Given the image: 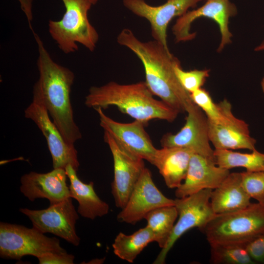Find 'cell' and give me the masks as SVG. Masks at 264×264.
<instances>
[{
  "label": "cell",
  "instance_id": "20",
  "mask_svg": "<svg viewBox=\"0 0 264 264\" xmlns=\"http://www.w3.org/2000/svg\"><path fill=\"white\" fill-rule=\"evenodd\" d=\"M251 198L242 186L241 173L234 172L212 191L210 202L216 214H222L247 207Z\"/></svg>",
  "mask_w": 264,
  "mask_h": 264
},
{
  "label": "cell",
  "instance_id": "8",
  "mask_svg": "<svg viewBox=\"0 0 264 264\" xmlns=\"http://www.w3.org/2000/svg\"><path fill=\"white\" fill-rule=\"evenodd\" d=\"M212 189H204L189 196L175 199L178 220L165 247L161 249L154 264H163L176 242L193 228L199 230L216 215L210 202Z\"/></svg>",
  "mask_w": 264,
  "mask_h": 264
},
{
  "label": "cell",
  "instance_id": "12",
  "mask_svg": "<svg viewBox=\"0 0 264 264\" xmlns=\"http://www.w3.org/2000/svg\"><path fill=\"white\" fill-rule=\"evenodd\" d=\"M104 139L110 148L113 160L114 177L111 183V194L115 206L121 209L126 205L145 168L144 160L126 151L106 131H104Z\"/></svg>",
  "mask_w": 264,
  "mask_h": 264
},
{
  "label": "cell",
  "instance_id": "33",
  "mask_svg": "<svg viewBox=\"0 0 264 264\" xmlns=\"http://www.w3.org/2000/svg\"><path fill=\"white\" fill-rule=\"evenodd\" d=\"M87 0L88 1L89 3H90L92 5H94L95 4L97 1H98V0Z\"/></svg>",
  "mask_w": 264,
  "mask_h": 264
},
{
  "label": "cell",
  "instance_id": "21",
  "mask_svg": "<svg viewBox=\"0 0 264 264\" xmlns=\"http://www.w3.org/2000/svg\"><path fill=\"white\" fill-rule=\"evenodd\" d=\"M65 170L70 182V197L75 199L79 203L78 214L90 220L107 215L110 210L109 205L96 194L93 182H82L77 176V171L70 165H67Z\"/></svg>",
  "mask_w": 264,
  "mask_h": 264
},
{
  "label": "cell",
  "instance_id": "1",
  "mask_svg": "<svg viewBox=\"0 0 264 264\" xmlns=\"http://www.w3.org/2000/svg\"><path fill=\"white\" fill-rule=\"evenodd\" d=\"M117 42L132 51L140 60L145 70L146 84L153 95L179 113L186 112L194 102L176 77L174 68L180 62L169 49L154 40L140 41L129 28L120 31Z\"/></svg>",
  "mask_w": 264,
  "mask_h": 264
},
{
  "label": "cell",
  "instance_id": "16",
  "mask_svg": "<svg viewBox=\"0 0 264 264\" xmlns=\"http://www.w3.org/2000/svg\"><path fill=\"white\" fill-rule=\"evenodd\" d=\"M175 205V199L161 193L154 182L151 171L145 168L117 219L121 222L135 224L153 210Z\"/></svg>",
  "mask_w": 264,
  "mask_h": 264
},
{
  "label": "cell",
  "instance_id": "10",
  "mask_svg": "<svg viewBox=\"0 0 264 264\" xmlns=\"http://www.w3.org/2000/svg\"><path fill=\"white\" fill-rule=\"evenodd\" d=\"M20 211L31 220L33 227L45 234L49 233L65 240L77 246L80 238L76 233L75 224L79 219L72 198L53 204L42 210H31L26 208Z\"/></svg>",
  "mask_w": 264,
  "mask_h": 264
},
{
  "label": "cell",
  "instance_id": "7",
  "mask_svg": "<svg viewBox=\"0 0 264 264\" xmlns=\"http://www.w3.org/2000/svg\"><path fill=\"white\" fill-rule=\"evenodd\" d=\"M25 118L32 120L44 136L50 153L53 169H64L71 165L76 171L80 163L74 146L68 145L59 130L50 119L42 95L34 85L31 103L24 110Z\"/></svg>",
  "mask_w": 264,
  "mask_h": 264
},
{
  "label": "cell",
  "instance_id": "9",
  "mask_svg": "<svg viewBox=\"0 0 264 264\" xmlns=\"http://www.w3.org/2000/svg\"><path fill=\"white\" fill-rule=\"evenodd\" d=\"M237 12L236 6L230 0H206L201 6L178 17L172 28L175 40L179 43L194 39L196 34L191 31L192 24L198 18H208L216 22L219 27L221 39L218 52H220L232 42L229 22Z\"/></svg>",
  "mask_w": 264,
  "mask_h": 264
},
{
  "label": "cell",
  "instance_id": "27",
  "mask_svg": "<svg viewBox=\"0 0 264 264\" xmlns=\"http://www.w3.org/2000/svg\"><path fill=\"white\" fill-rule=\"evenodd\" d=\"M242 186L251 198L264 204V171L241 172Z\"/></svg>",
  "mask_w": 264,
  "mask_h": 264
},
{
  "label": "cell",
  "instance_id": "18",
  "mask_svg": "<svg viewBox=\"0 0 264 264\" xmlns=\"http://www.w3.org/2000/svg\"><path fill=\"white\" fill-rule=\"evenodd\" d=\"M67 177L66 170L61 168L46 173L31 172L22 176L20 191L31 201L44 198L55 203L70 197Z\"/></svg>",
  "mask_w": 264,
  "mask_h": 264
},
{
  "label": "cell",
  "instance_id": "3",
  "mask_svg": "<svg viewBox=\"0 0 264 264\" xmlns=\"http://www.w3.org/2000/svg\"><path fill=\"white\" fill-rule=\"evenodd\" d=\"M85 104L102 109L115 106L122 112L145 125L155 119L171 122L179 113L162 100L155 99L145 82L120 84L111 81L100 87H91Z\"/></svg>",
  "mask_w": 264,
  "mask_h": 264
},
{
  "label": "cell",
  "instance_id": "30",
  "mask_svg": "<svg viewBox=\"0 0 264 264\" xmlns=\"http://www.w3.org/2000/svg\"><path fill=\"white\" fill-rule=\"evenodd\" d=\"M74 256L67 252H49L43 255L37 259L40 264H73Z\"/></svg>",
  "mask_w": 264,
  "mask_h": 264
},
{
  "label": "cell",
  "instance_id": "4",
  "mask_svg": "<svg viewBox=\"0 0 264 264\" xmlns=\"http://www.w3.org/2000/svg\"><path fill=\"white\" fill-rule=\"evenodd\" d=\"M65 12L59 21L49 20L48 31L59 48L66 54L74 52L80 44L93 51L99 39L88 12L92 5L86 0H61Z\"/></svg>",
  "mask_w": 264,
  "mask_h": 264
},
{
  "label": "cell",
  "instance_id": "6",
  "mask_svg": "<svg viewBox=\"0 0 264 264\" xmlns=\"http://www.w3.org/2000/svg\"><path fill=\"white\" fill-rule=\"evenodd\" d=\"M49 252L66 251L56 238L48 237L34 227L7 222L0 223V256L3 259L20 260L26 255L37 258Z\"/></svg>",
  "mask_w": 264,
  "mask_h": 264
},
{
  "label": "cell",
  "instance_id": "28",
  "mask_svg": "<svg viewBox=\"0 0 264 264\" xmlns=\"http://www.w3.org/2000/svg\"><path fill=\"white\" fill-rule=\"evenodd\" d=\"M193 102L206 115L208 119L218 122L221 118V110L219 103H215L209 93L203 88H200L190 93Z\"/></svg>",
  "mask_w": 264,
  "mask_h": 264
},
{
  "label": "cell",
  "instance_id": "24",
  "mask_svg": "<svg viewBox=\"0 0 264 264\" xmlns=\"http://www.w3.org/2000/svg\"><path fill=\"white\" fill-rule=\"evenodd\" d=\"M214 155L216 164L229 170L242 167L247 171H264V154L256 149L250 153H242L227 149H215Z\"/></svg>",
  "mask_w": 264,
  "mask_h": 264
},
{
  "label": "cell",
  "instance_id": "31",
  "mask_svg": "<svg viewBox=\"0 0 264 264\" xmlns=\"http://www.w3.org/2000/svg\"><path fill=\"white\" fill-rule=\"evenodd\" d=\"M20 4L21 8L23 11L28 21L29 27L33 30L31 22L33 19L32 3L33 0H17Z\"/></svg>",
  "mask_w": 264,
  "mask_h": 264
},
{
  "label": "cell",
  "instance_id": "5",
  "mask_svg": "<svg viewBox=\"0 0 264 264\" xmlns=\"http://www.w3.org/2000/svg\"><path fill=\"white\" fill-rule=\"evenodd\" d=\"M200 231L209 244H244L264 231V204L251 203L238 211L216 214Z\"/></svg>",
  "mask_w": 264,
  "mask_h": 264
},
{
  "label": "cell",
  "instance_id": "14",
  "mask_svg": "<svg viewBox=\"0 0 264 264\" xmlns=\"http://www.w3.org/2000/svg\"><path fill=\"white\" fill-rule=\"evenodd\" d=\"M94 109L98 114L100 126L121 147L153 164L157 149L144 129L145 124L137 120L129 123L118 122L106 115L102 108Z\"/></svg>",
  "mask_w": 264,
  "mask_h": 264
},
{
  "label": "cell",
  "instance_id": "17",
  "mask_svg": "<svg viewBox=\"0 0 264 264\" xmlns=\"http://www.w3.org/2000/svg\"><path fill=\"white\" fill-rule=\"evenodd\" d=\"M230 173L229 170L219 166L215 159L194 154L186 177L176 189L175 195L177 198H182L204 189L214 190Z\"/></svg>",
  "mask_w": 264,
  "mask_h": 264
},
{
  "label": "cell",
  "instance_id": "34",
  "mask_svg": "<svg viewBox=\"0 0 264 264\" xmlns=\"http://www.w3.org/2000/svg\"><path fill=\"white\" fill-rule=\"evenodd\" d=\"M261 87H262V90L263 92L264 93V76L261 81Z\"/></svg>",
  "mask_w": 264,
  "mask_h": 264
},
{
  "label": "cell",
  "instance_id": "22",
  "mask_svg": "<svg viewBox=\"0 0 264 264\" xmlns=\"http://www.w3.org/2000/svg\"><path fill=\"white\" fill-rule=\"evenodd\" d=\"M154 242L152 230L146 225L131 235L120 232L112 244L114 254L120 259L132 263L151 242Z\"/></svg>",
  "mask_w": 264,
  "mask_h": 264
},
{
  "label": "cell",
  "instance_id": "2",
  "mask_svg": "<svg viewBox=\"0 0 264 264\" xmlns=\"http://www.w3.org/2000/svg\"><path fill=\"white\" fill-rule=\"evenodd\" d=\"M38 46L37 67L39 78L35 83L40 90L48 113L66 142L74 146L82 138L74 119L70 100L74 74L69 68L55 62L42 40L32 31Z\"/></svg>",
  "mask_w": 264,
  "mask_h": 264
},
{
  "label": "cell",
  "instance_id": "13",
  "mask_svg": "<svg viewBox=\"0 0 264 264\" xmlns=\"http://www.w3.org/2000/svg\"><path fill=\"white\" fill-rule=\"evenodd\" d=\"M219 104L221 119L217 122L207 119L209 137L215 149L255 150L256 140L250 135L248 125L233 114L227 100Z\"/></svg>",
  "mask_w": 264,
  "mask_h": 264
},
{
  "label": "cell",
  "instance_id": "15",
  "mask_svg": "<svg viewBox=\"0 0 264 264\" xmlns=\"http://www.w3.org/2000/svg\"><path fill=\"white\" fill-rule=\"evenodd\" d=\"M185 123L176 133H167L160 141L162 147H177L192 150L197 154L215 159L210 145L207 118L194 103L188 108Z\"/></svg>",
  "mask_w": 264,
  "mask_h": 264
},
{
  "label": "cell",
  "instance_id": "11",
  "mask_svg": "<svg viewBox=\"0 0 264 264\" xmlns=\"http://www.w3.org/2000/svg\"><path fill=\"white\" fill-rule=\"evenodd\" d=\"M202 0H167L163 4L153 6L145 0H123V5L134 15L150 23L154 39L169 49L167 28L175 17H179Z\"/></svg>",
  "mask_w": 264,
  "mask_h": 264
},
{
  "label": "cell",
  "instance_id": "32",
  "mask_svg": "<svg viewBox=\"0 0 264 264\" xmlns=\"http://www.w3.org/2000/svg\"><path fill=\"white\" fill-rule=\"evenodd\" d=\"M254 50L257 51H264V40L259 45L257 46L255 48Z\"/></svg>",
  "mask_w": 264,
  "mask_h": 264
},
{
  "label": "cell",
  "instance_id": "19",
  "mask_svg": "<svg viewBox=\"0 0 264 264\" xmlns=\"http://www.w3.org/2000/svg\"><path fill=\"white\" fill-rule=\"evenodd\" d=\"M194 154L192 150L181 147L157 149L153 165L157 168L169 188L176 189L183 182Z\"/></svg>",
  "mask_w": 264,
  "mask_h": 264
},
{
  "label": "cell",
  "instance_id": "23",
  "mask_svg": "<svg viewBox=\"0 0 264 264\" xmlns=\"http://www.w3.org/2000/svg\"><path fill=\"white\" fill-rule=\"evenodd\" d=\"M177 217L175 205L156 208L145 216L147 226L153 232L154 241L161 249L166 246Z\"/></svg>",
  "mask_w": 264,
  "mask_h": 264
},
{
  "label": "cell",
  "instance_id": "29",
  "mask_svg": "<svg viewBox=\"0 0 264 264\" xmlns=\"http://www.w3.org/2000/svg\"><path fill=\"white\" fill-rule=\"evenodd\" d=\"M244 245L255 264H264V231Z\"/></svg>",
  "mask_w": 264,
  "mask_h": 264
},
{
  "label": "cell",
  "instance_id": "26",
  "mask_svg": "<svg viewBox=\"0 0 264 264\" xmlns=\"http://www.w3.org/2000/svg\"><path fill=\"white\" fill-rule=\"evenodd\" d=\"M175 72L183 88L190 94L201 88L209 76V69L184 70L180 64L174 68Z\"/></svg>",
  "mask_w": 264,
  "mask_h": 264
},
{
  "label": "cell",
  "instance_id": "25",
  "mask_svg": "<svg viewBox=\"0 0 264 264\" xmlns=\"http://www.w3.org/2000/svg\"><path fill=\"white\" fill-rule=\"evenodd\" d=\"M210 263L213 264H255L244 244L211 243Z\"/></svg>",
  "mask_w": 264,
  "mask_h": 264
}]
</instances>
